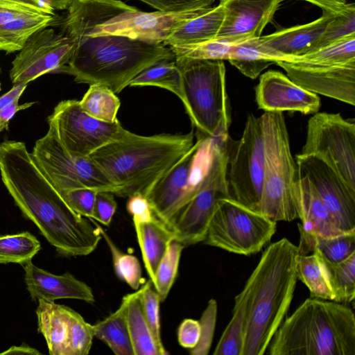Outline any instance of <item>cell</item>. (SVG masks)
Returning a JSON list of instances; mask_svg holds the SVG:
<instances>
[{
    "mask_svg": "<svg viewBox=\"0 0 355 355\" xmlns=\"http://www.w3.org/2000/svg\"><path fill=\"white\" fill-rule=\"evenodd\" d=\"M2 182L23 215L61 255L86 256L102 238L98 229L73 211L45 177L24 142L0 144Z\"/></svg>",
    "mask_w": 355,
    "mask_h": 355,
    "instance_id": "obj_1",
    "label": "cell"
},
{
    "mask_svg": "<svg viewBox=\"0 0 355 355\" xmlns=\"http://www.w3.org/2000/svg\"><path fill=\"white\" fill-rule=\"evenodd\" d=\"M297 245L282 238L267 246L248 279L242 355H263L291 306L297 280Z\"/></svg>",
    "mask_w": 355,
    "mask_h": 355,
    "instance_id": "obj_2",
    "label": "cell"
},
{
    "mask_svg": "<svg viewBox=\"0 0 355 355\" xmlns=\"http://www.w3.org/2000/svg\"><path fill=\"white\" fill-rule=\"evenodd\" d=\"M59 24L73 42L70 59L59 73L73 76L77 83L101 84L119 94L148 67L175 58L170 46L163 43L114 35L91 36L63 18Z\"/></svg>",
    "mask_w": 355,
    "mask_h": 355,
    "instance_id": "obj_3",
    "label": "cell"
},
{
    "mask_svg": "<svg viewBox=\"0 0 355 355\" xmlns=\"http://www.w3.org/2000/svg\"><path fill=\"white\" fill-rule=\"evenodd\" d=\"M193 131L184 135L144 136L130 131L88 157L119 189V196H146L194 144Z\"/></svg>",
    "mask_w": 355,
    "mask_h": 355,
    "instance_id": "obj_4",
    "label": "cell"
},
{
    "mask_svg": "<svg viewBox=\"0 0 355 355\" xmlns=\"http://www.w3.org/2000/svg\"><path fill=\"white\" fill-rule=\"evenodd\" d=\"M270 355H355V316L343 303L310 297L283 320Z\"/></svg>",
    "mask_w": 355,
    "mask_h": 355,
    "instance_id": "obj_5",
    "label": "cell"
},
{
    "mask_svg": "<svg viewBox=\"0 0 355 355\" xmlns=\"http://www.w3.org/2000/svg\"><path fill=\"white\" fill-rule=\"evenodd\" d=\"M207 8L181 12H148L120 0H75L63 19L91 36L114 35L163 43L174 30Z\"/></svg>",
    "mask_w": 355,
    "mask_h": 355,
    "instance_id": "obj_6",
    "label": "cell"
},
{
    "mask_svg": "<svg viewBox=\"0 0 355 355\" xmlns=\"http://www.w3.org/2000/svg\"><path fill=\"white\" fill-rule=\"evenodd\" d=\"M259 118L264 149L259 211L275 222H291L299 218L294 197L298 173L285 118L282 112H264Z\"/></svg>",
    "mask_w": 355,
    "mask_h": 355,
    "instance_id": "obj_7",
    "label": "cell"
},
{
    "mask_svg": "<svg viewBox=\"0 0 355 355\" xmlns=\"http://www.w3.org/2000/svg\"><path fill=\"white\" fill-rule=\"evenodd\" d=\"M180 70L184 108L199 135H229L230 112L223 60L175 57Z\"/></svg>",
    "mask_w": 355,
    "mask_h": 355,
    "instance_id": "obj_8",
    "label": "cell"
},
{
    "mask_svg": "<svg viewBox=\"0 0 355 355\" xmlns=\"http://www.w3.org/2000/svg\"><path fill=\"white\" fill-rule=\"evenodd\" d=\"M230 139L229 135L211 137L205 167L198 180L191 184L187 203L169 226L184 246L205 240L217 202L232 197L227 178Z\"/></svg>",
    "mask_w": 355,
    "mask_h": 355,
    "instance_id": "obj_9",
    "label": "cell"
},
{
    "mask_svg": "<svg viewBox=\"0 0 355 355\" xmlns=\"http://www.w3.org/2000/svg\"><path fill=\"white\" fill-rule=\"evenodd\" d=\"M277 222L232 197L218 200L209 221L207 245L249 256L260 252L275 234Z\"/></svg>",
    "mask_w": 355,
    "mask_h": 355,
    "instance_id": "obj_10",
    "label": "cell"
},
{
    "mask_svg": "<svg viewBox=\"0 0 355 355\" xmlns=\"http://www.w3.org/2000/svg\"><path fill=\"white\" fill-rule=\"evenodd\" d=\"M31 155L60 193L75 188L89 187L118 195V187L101 169L89 157L71 155L49 125L46 134L35 142Z\"/></svg>",
    "mask_w": 355,
    "mask_h": 355,
    "instance_id": "obj_11",
    "label": "cell"
},
{
    "mask_svg": "<svg viewBox=\"0 0 355 355\" xmlns=\"http://www.w3.org/2000/svg\"><path fill=\"white\" fill-rule=\"evenodd\" d=\"M263 171L262 130L259 118L251 113L241 138L230 141L227 178L232 198L259 211Z\"/></svg>",
    "mask_w": 355,
    "mask_h": 355,
    "instance_id": "obj_12",
    "label": "cell"
},
{
    "mask_svg": "<svg viewBox=\"0 0 355 355\" xmlns=\"http://www.w3.org/2000/svg\"><path fill=\"white\" fill-rule=\"evenodd\" d=\"M302 155L327 162L355 190V123L340 113L316 112L309 119Z\"/></svg>",
    "mask_w": 355,
    "mask_h": 355,
    "instance_id": "obj_13",
    "label": "cell"
},
{
    "mask_svg": "<svg viewBox=\"0 0 355 355\" xmlns=\"http://www.w3.org/2000/svg\"><path fill=\"white\" fill-rule=\"evenodd\" d=\"M48 123L63 147L78 157H88L128 131L119 120L109 123L89 116L82 110L77 100L60 101L49 116Z\"/></svg>",
    "mask_w": 355,
    "mask_h": 355,
    "instance_id": "obj_14",
    "label": "cell"
},
{
    "mask_svg": "<svg viewBox=\"0 0 355 355\" xmlns=\"http://www.w3.org/2000/svg\"><path fill=\"white\" fill-rule=\"evenodd\" d=\"M73 42L53 28L33 33L12 62L10 78L12 83H28L48 73H59L71 55Z\"/></svg>",
    "mask_w": 355,
    "mask_h": 355,
    "instance_id": "obj_15",
    "label": "cell"
},
{
    "mask_svg": "<svg viewBox=\"0 0 355 355\" xmlns=\"http://www.w3.org/2000/svg\"><path fill=\"white\" fill-rule=\"evenodd\" d=\"M295 162L298 173L309 180L338 228L355 232V190L315 155L299 153Z\"/></svg>",
    "mask_w": 355,
    "mask_h": 355,
    "instance_id": "obj_16",
    "label": "cell"
},
{
    "mask_svg": "<svg viewBox=\"0 0 355 355\" xmlns=\"http://www.w3.org/2000/svg\"><path fill=\"white\" fill-rule=\"evenodd\" d=\"M295 83L316 94L355 105V62L336 65L303 66L276 63Z\"/></svg>",
    "mask_w": 355,
    "mask_h": 355,
    "instance_id": "obj_17",
    "label": "cell"
},
{
    "mask_svg": "<svg viewBox=\"0 0 355 355\" xmlns=\"http://www.w3.org/2000/svg\"><path fill=\"white\" fill-rule=\"evenodd\" d=\"M281 0H220L221 27L214 39L232 44L261 37Z\"/></svg>",
    "mask_w": 355,
    "mask_h": 355,
    "instance_id": "obj_18",
    "label": "cell"
},
{
    "mask_svg": "<svg viewBox=\"0 0 355 355\" xmlns=\"http://www.w3.org/2000/svg\"><path fill=\"white\" fill-rule=\"evenodd\" d=\"M255 99L259 108L265 112L291 111L309 114L318 112L321 105L318 94L275 70L261 76L255 88Z\"/></svg>",
    "mask_w": 355,
    "mask_h": 355,
    "instance_id": "obj_19",
    "label": "cell"
},
{
    "mask_svg": "<svg viewBox=\"0 0 355 355\" xmlns=\"http://www.w3.org/2000/svg\"><path fill=\"white\" fill-rule=\"evenodd\" d=\"M204 136L198 134L189 150L164 175L147 193L154 215L168 228L182 207L189 190L192 166Z\"/></svg>",
    "mask_w": 355,
    "mask_h": 355,
    "instance_id": "obj_20",
    "label": "cell"
},
{
    "mask_svg": "<svg viewBox=\"0 0 355 355\" xmlns=\"http://www.w3.org/2000/svg\"><path fill=\"white\" fill-rule=\"evenodd\" d=\"M335 12H322L318 19L254 39L257 48L275 61H286L291 57L309 52Z\"/></svg>",
    "mask_w": 355,
    "mask_h": 355,
    "instance_id": "obj_21",
    "label": "cell"
},
{
    "mask_svg": "<svg viewBox=\"0 0 355 355\" xmlns=\"http://www.w3.org/2000/svg\"><path fill=\"white\" fill-rule=\"evenodd\" d=\"M60 19L56 15L0 3V51L7 53L20 51L33 33L59 24Z\"/></svg>",
    "mask_w": 355,
    "mask_h": 355,
    "instance_id": "obj_22",
    "label": "cell"
},
{
    "mask_svg": "<svg viewBox=\"0 0 355 355\" xmlns=\"http://www.w3.org/2000/svg\"><path fill=\"white\" fill-rule=\"evenodd\" d=\"M27 290L33 300L42 299L54 302L59 299H76L92 303V288L69 272L53 275L35 266L32 261L22 265Z\"/></svg>",
    "mask_w": 355,
    "mask_h": 355,
    "instance_id": "obj_23",
    "label": "cell"
},
{
    "mask_svg": "<svg viewBox=\"0 0 355 355\" xmlns=\"http://www.w3.org/2000/svg\"><path fill=\"white\" fill-rule=\"evenodd\" d=\"M294 197L298 218L301 220L298 228L322 237L346 233L338 228L312 184L304 175L298 173Z\"/></svg>",
    "mask_w": 355,
    "mask_h": 355,
    "instance_id": "obj_24",
    "label": "cell"
},
{
    "mask_svg": "<svg viewBox=\"0 0 355 355\" xmlns=\"http://www.w3.org/2000/svg\"><path fill=\"white\" fill-rule=\"evenodd\" d=\"M69 308L38 300V331L44 337L51 355H67L69 337Z\"/></svg>",
    "mask_w": 355,
    "mask_h": 355,
    "instance_id": "obj_25",
    "label": "cell"
},
{
    "mask_svg": "<svg viewBox=\"0 0 355 355\" xmlns=\"http://www.w3.org/2000/svg\"><path fill=\"white\" fill-rule=\"evenodd\" d=\"M146 270L153 282L157 266L174 233L155 216L149 221H134Z\"/></svg>",
    "mask_w": 355,
    "mask_h": 355,
    "instance_id": "obj_26",
    "label": "cell"
},
{
    "mask_svg": "<svg viewBox=\"0 0 355 355\" xmlns=\"http://www.w3.org/2000/svg\"><path fill=\"white\" fill-rule=\"evenodd\" d=\"M224 15V10L220 4L216 7H207L202 14L174 30L163 44L171 46L213 40L221 27Z\"/></svg>",
    "mask_w": 355,
    "mask_h": 355,
    "instance_id": "obj_27",
    "label": "cell"
},
{
    "mask_svg": "<svg viewBox=\"0 0 355 355\" xmlns=\"http://www.w3.org/2000/svg\"><path fill=\"white\" fill-rule=\"evenodd\" d=\"M299 254L314 252L331 263H338L355 253V232L322 237L300 228Z\"/></svg>",
    "mask_w": 355,
    "mask_h": 355,
    "instance_id": "obj_28",
    "label": "cell"
},
{
    "mask_svg": "<svg viewBox=\"0 0 355 355\" xmlns=\"http://www.w3.org/2000/svg\"><path fill=\"white\" fill-rule=\"evenodd\" d=\"M122 300L134 355H162L143 313L140 290L125 295Z\"/></svg>",
    "mask_w": 355,
    "mask_h": 355,
    "instance_id": "obj_29",
    "label": "cell"
},
{
    "mask_svg": "<svg viewBox=\"0 0 355 355\" xmlns=\"http://www.w3.org/2000/svg\"><path fill=\"white\" fill-rule=\"evenodd\" d=\"M130 87L153 86L165 89L185 103L182 78L175 58L160 60L148 67L130 83Z\"/></svg>",
    "mask_w": 355,
    "mask_h": 355,
    "instance_id": "obj_30",
    "label": "cell"
},
{
    "mask_svg": "<svg viewBox=\"0 0 355 355\" xmlns=\"http://www.w3.org/2000/svg\"><path fill=\"white\" fill-rule=\"evenodd\" d=\"M94 337L105 343L116 355H134L125 317V305L93 324Z\"/></svg>",
    "mask_w": 355,
    "mask_h": 355,
    "instance_id": "obj_31",
    "label": "cell"
},
{
    "mask_svg": "<svg viewBox=\"0 0 355 355\" xmlns=\"http://www.w3.org/2000/svg\"><path fill=\"white\" fill-rule=\"evenodd\" d=\"M318 257L332 292V301L340 303H349L354 301L355 253L338 263H331L318 255Z\"/></svg>",
    "mask_w": 355,
    "mask_h": 355,
    "instance_id": "obj_32",
    "label": "cell"
},
{
    "mask_svg": "<svg viewBox=\"0 0 355 355\" xmlns=\"http://www.w3.org/2000/svg\"><path fill=\"white\" fill-rule=\"evenodd\" d=\"M285 62L303 66L343 64L355 62V35Z\"/></svg>",
    "mask_w": 355,
    "mask_h": 355,
    "instance_id": "obj_33",
    "label": "cell"
},
{
    "mask_svg": "<svg viewBox=\"0 0 355 355\" xmlns=\"http://www.w3.org/2000/svg\"><path fill=\"white\" fill-rule=\"evenodd\" d=\"M83 112L98 120L113 123L121 105L120 99L109 87L101 84H92L79 101Z\"/></svg>",
    "mask_w": 355,
    "mask_h": 355,
    "instance_id": "obj_34",
    "label": "cell"
},
{
    "mask_svg": "<svg viewBox=\"0 0 355 355\" xmlns=\"http://www.w3.org/2000/svg\"><path fill=\"white\" fill-rule=\"evenodd\" d=\"M232 317L216 345L214 355H242L246 299L243 291L234 299Z\"/></svg>",
    "mask_w": 355,
    "mask_h": 355,
    "instance_id": "obj_35",
    "label": "cell"
},
{
    "mask_svg": "<svg viewBox=\"0 0 355 355\" xmlns=\"http://www.w3.org/2000/svg\"><path fill=\"white\" fill-rule=\"evenodd\" d=\"M227 60L251 79H256L264 69L275 63L272 58L257 48L254 39L234 44Z\"/></svg>",
    "mask_w": 355,
    "mask_h": 355,
    "instance_id": "obj_36",
    "label": "cell"
},
{
    "mask_svg": "<svg viewBox=\"0 0 355 355\" xmlns=\"http://www.w3.org/2000/svg\"><path fill=\"white\" fill-rule=\"evenodd\" d=\"M296 275L309 288L311 297L333 300V295L324 273L320 259L315 253L298 254Z\"/></svg>",
    "mask_w": 355,
    "mask_h": 355,
    "instance_id": "obj_37",
    "label": "cell"
},
{
    "mask_svg": "<svg viewBox=\"0 0 355 355\" xmlns=\"http://www.w3.org/2000/svg\"><path fill=\"white\" fill-rule=\"evenodd\" d=\"M41 248L40 242L28 232L0 235V263L24 265Z\"/></svg>",
    "mask_w": 355,
    "mask_h": 355,
    "instance_id": "obj_38",
    "label": "cell"
},
{
    "mask_svg": "<svg viewBox=\"0 0 355 355\" xmlns=\"http://www.w3.org/2000/svg\"><path fill=\"white\" fill-rule=\"evenodd\" d=\"M90 220L98 229L101 236L110 248L114 271L117 277L128 284L132 289H138L143 282L141 268L138 259L134 255L124 253L120 250L106 232L94 219L90 218Z\"/></svg>",
    "mask_w": 355,
    "mask_h": 355,
    "instance_id": "obj_39",
    "label": "cell"
},
{
    "mask_svg": "<svg viewBox=\"0 0 355 355\" xmlns=\"http://www.w3.org/2000/svg\"><path fill=\"white\" fill-rule=\"evenodd\" d=\"M184 247L177 239H173L169 242L166 251L157 266L153 283L160 302L166 300L174 283L181 253Z\"/></svg>",
    "mask_w": 355,
    "mask_h": 355,
    "instance_id": "obj_40",
    "label": "cell"
},
{
    "mask_svg": "<svg viewBox=\"0 0 355 355\" xmlns=\"http://www.w3.org/2000/svg\"><path fill=\"white\" fill-rule=\"evenodd\" d=\"M352 35H355V6L353 3H346L340 11L335 13L309 53Z\"/></svg>",
    "mask_w": 355,
    "mask_h": 355,
    "instance_id": "obj_41",
    "label": "cell"
},
{
    "mask_svg": "<svg viewBox=\"0 0 355 355\" xmlns=\"http://www.w3.org/2000/svg\"><path fill=\"white\" fill-rule=\"evenodd\" d=\"M234 44L216 39L186 45L171 46L175 57L198 60H228Z\"/></svg>",
    "mask_w": 355,
    "mask_h": 355,
    "instance_id": "obj_42",
    "label": "cell"
},
{
    "mask_svg": "<svg viewBox=\"0 0 355 355\" xmlns=\"http://www.w3.org/2000/svg\"><path fill=\"white\" fill-rule=\"evenodd\" d=\"M140 300L143 313L155 343L162 355L168 354L161 338L159 302L158 293L153 282L149 279L140 289Z\"/></svg>",
    "mask_w": 355,
    "mask_h": 355,
    "instance_id": "obj_43",
    "label": "cell"
},
{
    "mask_svg": "<svg viewBox=\"0 0 355 355\" xmlns=\"http://www.w3.org/2000/svg\"><path fill=\"white\" fill-rule=\"evenodd\" d=\"M69 337L67 355H87L92 346L93 326L69 308Z\"/></svg>",
    "mask_w": 355,
    "mask_h": 355,
    "instance_id": "obj_44",
    "label": "cell"
},
{
    "mask_svg": "<svg viewBox=\"0 0 355 355\" xmlns=\"http://www.w3.org/2000/svg\"><path fill=\"white\" fill-rule=\"evenodd\" d=\"M217 302L210 299L198 320L200 335L197 345L190 350L191 355H207L211 347L217 318Z\"/></svg>",
    "mask_w": 355,
    "mask_h": 355,
    "instance_id": "obj_45",
    "label": "cell"
},
{
    "mask_svg": "<svg viewBox=\"0 0 355 355\" xmlns=\"http://www.w3.org/2000/svg\"><path fill=\"white\" fill-rule=\"evenodd\" d=\"M98 191L93 188L78 187L64 191L60 195L77 214L93 218L95 198Z\"/></svg>",
    "mask_w": 355,
    "mask_h": 355,
    "instance_id": "obj_46",
    "label": "cell"
},
{
    "mask_svg": "<svg viewBox=\"0 0 355 355\" xmlns=\"http://www.w3.org/2000/svg\"><path fill=\"white\" fill-rule=\"evenodd\" d=\"M164 12H181L209 7L215 0H139Z\"/></svg>",
    "mask_w": 355,
    "mask_h": 355,
    "instance_id": "obj_47",
    "label": "cell"
},
{
    "mask_svg": "<svg viewBox=\"0 0 355 355\" xmlns=\"http://www.w3.org/2000/svg\"><path fill=\"white\" fill-rule=\"evenodd\" d=\"M114 196V194L107 191L97 192L92 219L106 226L110 224L117 207Z\"/></svg>",
    "mask_w": 355,
    "mask_h": 355,
    "instance_id": "obj_48",
    "label": "cell"
},
{
    "mask_svg": "<svg viewBox=\"0 0 355 355\" xmlns=\"http://www.w3.org/2000/svg\"><path fill=\"white\" fill-rule=\"evenodd\" d=\"M126 208L132 216L133 221H149L155 216L149 201L141 193H137L128 196Z\"/></svg>",
    "mask_w": 355,
    "mask_h": 355,
    "instance_id": "obj_49",
    "label": "cell"
},
{
    "mask_svg": "<svg viewBox=\"0 0 355 355\" xmlns=\"http://www.w3.org/2000/svg\"><path fill=\"white\" fill-rule=\"evenodd\" d=\"M200 335L199 322L193 319H184L178 329V343L184 348H193L199 340Z\"/></svg>",
    "mask_w": 355,
    "mask_h": 355,
    "instance_id": "obj_50",
    "label": "cell"
},
{
    "mask_svg": "<svg viewBox=\"0 0 355 355\" xmlns=\"http://www.w3.org/2000/svg\"><path fill=\"white\" fill-rule=\"evenodd\" d=\"M19 99L15 101L12 104L0 110V133L4 130H8L10 121L15 114L19 110H25L31 107L35 102L26 103L23 105H19Z\"/></svg>",
    "mask_w": 355,
    "mask_h": 355,
    "instance_id": "obj_51",
    "label": "cell"
},
{
    "mask_svg": "<svg viewBox=\"0 0 355 355\" xmlns=\"http://www.w3.org/2000/svg\"><path fill=\"white\" fill-rule=\"evenodd\" d=\"M0 3L25 7L43 14L55 15V10L42 0H0Z\"/></svg>",
    "mask_w": 355,
    "mask_h": 355,
    "instance_id": "obj_52",
    "label": "cell"
},
{
    "mask_svg": "<svg viewBox=\"0 0 355 355\" xmlns=\"http://www.w3.org/2000/svg\"><path fill=\"white\" fill-rule=\"evenodd\" d=\"M27 83H15L10 90L0 96V110L19 99L21 95L27 87Z\"/></svg>",
    "mask_w": 355,
    "mask_h": 355,
    "instance_id": "obj_53",
    "label": "cell"
},
{
    "mask_svg": "<svg viewBox=\"0 0 355 355\" xmlns=\"http://www.w3.org/2000/svg\"><path fill=\"white\" fill-rule=\"evenodd\" d=\"M320 7L322 11L338 12L346 5V0H302Z\"/></svg>",
    "mask_w": 355,
    "mask_h": 355,
    "instance_id": "obj_54",
    "label": "cell"
},
{
    "mask_svg": "<svg viewBox=\"0 0 355 355\" xmlns=\"http://www.w3.org/2000/svg\"><path fill=\"white\" fill-rule=\"evenodd\" d=\"M40 354V352L35 349L31 348L27 345H21L19 347L13 346L8 350L1 353L0 354Z\"/></svg>",
    "mask_w": 355,
    "mask_h": 355,
    "instance_id": "obj_55",
    "label": "cell"
},
{
    "mask_svg": "<svg viewBox=\"0 0 355 355\" xmlns=\"http://www.w3.org/2000/svg\"><path fill=\"white\" fill-rule=\"evenodd\" d=\"M54 10H67L75 0H42Z\"/></svg>",
    "mask_w": 355,
    "mask_h": 355,
    "instance_id": "obj_56",
    "label": "cell"
},
{
    "mask_svg": "<svg viewBox=\"0 0 355 355\" xmlns=\"http://www.w3.org/2000/svg\"><path fill=\"white\" fill-rule=\"evenodd\" d=\"M0 91H1V83H0Z\"/></svg>",
    "mask_w": 355,
    "mask_h": 355,
    "instance_id": "obj_57",
    "label": "cell"
},
{
    "mask_svg": "<svg viewBox=\"0 0 355 355\" xmlns=\"http://www.w3.org/2000/svg\"></svg>",
    "mask_w": 355,
    "mask_h": 355,
    "instance_id": "obj_58",
    "label": "cell"
}]
</instances>
